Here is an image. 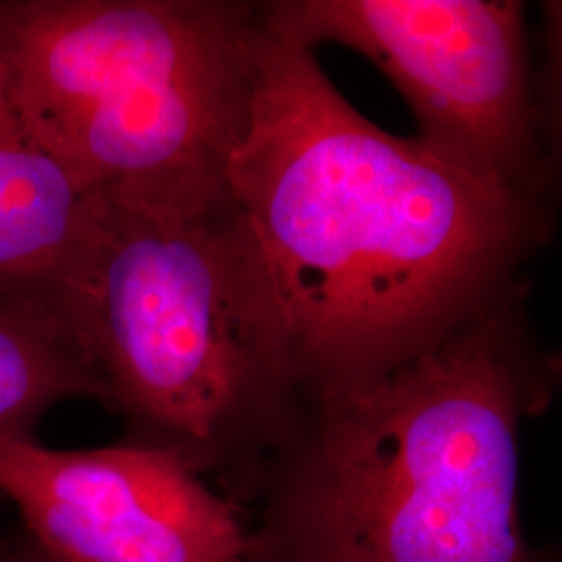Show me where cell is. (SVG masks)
<instances>
[{
    "label": "cell",
    "mask_w": 562,
    "mask_h": 562,
    "mask_svg": "<svg viewBox=\"0 0 562 562\" xmlns=\"http://www.w3.org/2000/svg\"><path fill=\"white\" fill-rule=\"evenodd\" d=\"M227 188L290 323L306 408L359 392L522 296V269L550 236L546 202L364 120L315 53L262 15Z\"/></svg>",
    "instance_id": "1"
},
{
    "label": "cell",
    "mask_w": 562,
    "mask_h": 562,
    "mask_svg": "<svg viewBox=\"0 0 562 562\" xmlns=\"http://www.w3.org/2000/svg\"><path fill=\"white\" fill-rule=\"evenodd\" d=\"M522 296L281 442L278 562H533L519 525L522 417L548 362Z\"/></svg>",
    "instance_id": "2"
},
{
    "label": "cell",
    "mask_w": 562,
    "mask_h": 562,
    "mask_svg": "<svg viewBox=\"0 0 562 562\" xmlns=\"http://www.w3.org/2000/svg\"><path fill=\"white\" fill-rule=\"evenodd\" d=\"M59 315L102 401L196 469L241 442L280 448L306 411L290 323L229 188L190 202L97 194Z\"/></svg>",
    "instance_id": "3"
},
{
    "label": "cell",
    "mask_w": 562,
    "mask_h": 562,
    "mask_svg": "<svg viewBox=\"0 0 562 562\" xmlns=\"http://www.w3.org/2000/svg\"><path fill=\"white\" fill-rule=\"evenodd\" d=\"M265 23L315 48L334 42L375 63L408 102L427 153L543 201L552 165L517 0H271ZM546 202V201H543Z\"/></svg>",
    "instance_id": "4"
},
{
    "label": "cell",
    "mask_w": 562,
    "mask_h": 562,
    "mask_svg": "<svg viewBox=\"0 0 562 562\" xmlns=\"http://www.w3.org/2000/svg\"><path fill=\"white\" fill-rule=\"evenodd\" d=\"M259 2L0 0V59L42 132L80 111L248 67Z\"/></svg>",
    "instance_id": "5"
},
{
    "label": "cell",
    "mask_w": 562,
    "mask_h": 562,
    "mask_svg": "<svg viewBox=\"0 0 562 562\" xmlns=\"http://www.w3.org/2000/svg\"><path fill=\"white\" fill-rule=\"evenodd\" d=\"M0 494L55 562H241L255 540L178 450L0 438Z\"/></svg>",
    "instance_id": "6"
},
{
    "label": "cell",
    "mask_w": 562,
    "mask_h": 562,
    "mask_svg": "<svg viewBox=\"0 0 562 562\" xmlns=\"http://www.w3.org/2000/svg\"><path fill=\"white\" fill-rule=\"evenodd\" d=\"M94 213L97 192L46 140L0 59V301L59 313Z\"/></svg>",
    "instance_id": "7"
},
{
    "label": "cell",
    "mask_w": 562,
    "mask_h": 562,
    "mask_svg": "<svg viewBox=\"0 0 562 562\" xmlns=\"http://www.w3.org/2000/svg\"><path fill=\"white\" fill-rule=\"evenodd\" d=\"M102 385L59 313L34 302L0 301V438H32L55 404Z\"/></svg>",
    "instance_id": "8"
},
{
    "label": "cell",
    "mask_w": 562,
    "mask_h": 562,
    "mask_svg": "<svg viewBox=\"0 0 562 562\" xmlns=\"http://www.w3.org/2000/svg\"><path fill=\"white\" fill-rule=\"evenodd\" d=\"M30 562H55V561H53V559H48V557H46V554H44V559H42V561H30Z\"/></svg>",
    "instance_id": "9"
}]
</instances>
